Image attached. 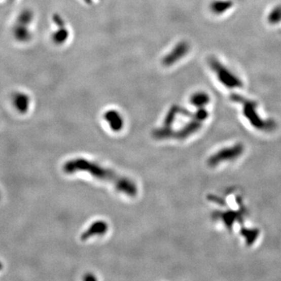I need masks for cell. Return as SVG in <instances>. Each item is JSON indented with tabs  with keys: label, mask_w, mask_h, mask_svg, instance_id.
Returning <instances> with one entry per match:
<instances>
[{
	"label": "cell",
	"mask_w": 281,
	"mask_h": 281,
	"mask_svg": "<svg viewBox=\"0 0 281 281\" xmlns=\"http://www.w3.org/2000/svg\"><path fill=\"white\" fill-rule=\"evenodd\" d=\"M63 171L67 174H73L78 172L89 173L96 179L114 185V188L129 197L137 195V185L131 180L121 176L113 169L104 167L95 162L84 158H75L66 162L63 166Z\"/></svg>",
	"instance_id": "cell-1"
},
{
	"label": "cell",
	"mask_w": 281,
	"mask_h": 281,
	"mask_svg": "<svg viewBox=\"0 0 281 281\" xmlns=\"http://www.w3.org/2000/svg\"><path fill=\"white\" fill-rule=\"evenodd\" d=\"M230 99L232 100V102L242 105L243 115L255 128L259 130H270L274 128V121L264 120L260 117L258 113L257 102L254 100L249 99L236 93L230 95Z\"/></svg>",
	"instance_id": "cell-2"
},
{
	"label": "cell",
	"mask_w": 281,
	"mask_h": 281,
	"mask_svg": "<svg viewBox=\"0 0 281 281\" xmlns=\"http://www.w3.org/2000/svg\"><path fill=\"white\" fill-rule=\"evenodd\" d=\"M208 64L213 72L215 73L219 82L229 89L240 88L243 86V82L238 76L227 66L223 64L215 56H210L208 59Z\"/></svg>",
	"instance_id": "cell-3"
},
{
	"label": "cell",
	"mask_w": 281,
	"mask_h": 281,
	"mask_svg": "<svg viewBox=\"0 0 281 281\" xmlns=\"http://www.w3.org/2000/svg\"><path fill=\"white\" fill-rule=\"evenodd\" d=\"M244 152V145L241 143H236L234 146L220 149L210 156L208 159V165L211 167H215L226 162L234 161L235 159H238Z\"/></svg>",
	"instance_id": "cell-4"
},
{
	"label": "cell",
	"mask_w": 281,
	"mask_h": 281,
	"mask_svg": "<svg viewBox=\"0 0 281 281\" xmlns=\"http://www.w3.org/2000/svg\"><path fill=\"white\" fill-rule=\"evenodd\" d=\"M245 211L244 208L242 210H226V211H216L213 214L214 219L220 220L224 223L228 230H232L235 223H240L244 220Z\"/></svg>",
	"instance_id": "cell-5"
},
{
	"label": "cell",
	"mask_w": 281,
	"mask_h": 281,
	"mask_svg": "<svg viewBox=\"0 0 281 281\" xmlns=\"http://www.w3.org/2000/svg\"><path fill=\"white\" fill-rule=\"evenodd\" d=\"M189 50V43L186 41L180 42L173 48L171 51L163 57L162 59V64L165 66H173L177 62L179 61L180 59L185 57Z\"/></svg>",
	"instance_id": "cell-6"
},
{
	"label": "cell",
	"mask_w": 281,
	"mask_h": 281,
	"mask_svg": "<svg viewBox=\"0 0 281 281\" xmlns=\"http://www.w3.org/2000/svg\"><path fill=\"white\" fill-rule=\"evenodd\" d=\"M104 119L114 132H118L124 127V119L117 110H110L107 111L104 114Z\"/></svg>",
	"instance_id": "cell-7"
},
{
	"label": "cell",
	"mask_w": 281,
	"mask_h": 281,
	"mask_svg": "<svg viewBox=\"0 0 281 281\" xmlns=\"http://www.w3.org/2000/svg\"><path fill=\"white\" fill-rule=\"evenodd\" d=\"M107 230H108V224L105 221L99 220L91 224V226L82 234L81 238L85 240L91 238L93 236L95 237V236L103 235L107 232Z\"/></svg>",
	"instance_id": "cell-8"
},
{
	"label": "cell",
	"mask_w": 281,
	"mask_h": 281,
	"mask_svg": "<svg viewBox=\"0 0 281 281\" xmlns=\"http://www.w3.org/2000/svg\"><path fill=\"white\" fill-rule=\"evenodd\" d=\"M232 0H214L209 5L210 11L216 15H222L232 8Z\"/></svg>",
	"instance_id": "cell-9"
},
{
	"label": "cell",
	"mask_w": 281,
	"mask_h": 281,
	"mask_svg": "<svg viewBox=\"0 0 281 281\" xmlns=\"http://www.w3.org/2000/svg\"><path fill=\"white\" fill-rule=\"evenodd\" d=\"M190 102L197 108H205L209 103L210 97L206 92L199 91L191 96Z\"/></svg>",
	"instance_id": "cell-10"
},
{
	"label": "cell",
	"mask_w": 281,
	"mask_h": 281,
	"mask_svg": "<svg viewBox=\"0 0 281 281\" xmlns=\"http://www.w3.org/2000/svg\"><path fill=\"white\" fill-rule=\"evenodd\" d=\"M240 232L248 246L253 245L256 242V240H257L259 235V230L256 228L243 227Z\"/></svg>",
	"instance_id": "cell-11"
},
{
	"label": "cell",
	"mask_w": 281,
	"mask_h": 281,
	"mask_svg": "<svg viewBox=\"0 0 281 281\" xmlns=\"http://www.w3.org/2000/svg\"><path fill=\"white\" fill-rule=\"evenodd\" d=\"M267 21L272 25L281 22V5H277L271 10L268 14Z\"/></svg>",
	"instance_id": "cell-12"
},
{
	"label": "cell",
	"mask_w": 281,
	"mask_h": 281,
	"mask_svg": "<svg viewBox=\"0 0 281 281\" xmlns=\"http://www.w3.org/2000/svg\"><path fill=\"white\" fill-rule=\"evenodd\" d=\"M14 104H15V107L17 110L20 112L24 114L27 112L29 107V101L26 97L24 96H18L16 98L15 101H14Z\"/></svg>",
	"instance_id": "cell-13"
},
{
	"label": "cell",
	"mask_w": 281,
	"mask_h": 281,
	"mask_svg": "<svg viewBox=\"0 0 281 281\" xmlns=\"http://www.w3.org/2000/svg\"><path fill=\"white\" fill-rule=\"evenodd\" d=\"M69 32L64 27H62L53 36V39L56 43H63L68 39Z\"/></svg>",
	"instance_id": "cell-14"
},
{
	"label": "cell",
	"mask_w": 281,
	"mask_h": 281,
	"mask_svg": "<svg viewBox=\"0 0 281 281\" xmlns=\"http://www.w3.org/2000/svg\"><path fill=\"white\" fill-rule=\"evenodd\" d=\"M208 117V113L205 108H198L196 112L194 113V119L203 122Z\"/></svg>",
	"instance_id": "cell-15"
},
{
	"label": "cell",
	"mask_w": 281,
	"mask_h": 281,
	"mask_svg": "<svg viewBox=\"0 0 281 281\" xmlns=\"http://www.w3.org/2000/svg\"><path fill=\"white\" fill-rule=\"evenodd\" d=\"M86 4H91L92 3V0H84Z\"/></svg>",
	"instance_id": "cell-16"
},
{
	"label": "cell",
	"mask_w": 281,
	"mask_h": 281,
	"mask_svg": "<svg viewBox=\"0 0 281 281\" xmlns=\"http://www.w3.org/2000/svg\"><path fill=\"white\" fill-rule=\"evenodd\" d=\"M2 269V264L0 263V269Z\"/></svg>",
	"instance_id": "cell-17"
},
{
	"label": "cell",
	"mask_w": 281,
	"mask_h": 281,
	"mask_svg": "<svg viewBox=\"0 0 281 281\" xmlns=\"http://www.w3.org/2000/svg\"><path fill=\"white\" fill-rule=\"evenodd\" d=\"M0 198H1V192H0Z\"/></svg>",
	"instance_id": "cell-18"
}]
</instances>
